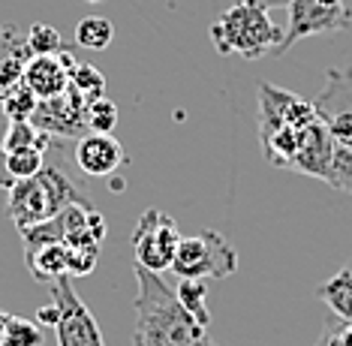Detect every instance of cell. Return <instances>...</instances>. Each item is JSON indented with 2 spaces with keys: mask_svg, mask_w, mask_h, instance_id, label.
I'll return each instance as SVG.
<instances>
[{
  "mask_svg": "<svg viewBox=\"0 0 352 346\" xmlns=\"http://www.w3.org/2000/svg\"><path fill=\"white\" fill-rule=\"evenodd\" d=\"M135 271V346H196L208 328L181 304L178 292L166 283L163 274L133 265Z\"/></svg>",
  "mask_w": 352,
  "mask_h": 346,
  "instance_id": "6da1fadb",
  "label": "cell"
},
{
  "mask_svg": "<svg viewBox=\"0 0 352 346\" xmlns=\"http://www.w3.org/2000/svg\"><path fill=\"white\" fill-rule=\"evenodd\" d=\"M6 193H10L6 211H10L19 232L28 226H36L43 220H52V217H58L69 205H94L63 169L49 166V163L39 169L34 178L19 181Z\"/></svg>",
  "mask_w": 352,
  "mask_h": 346,
  "instance_id": "7a4b0ae2",
  "label": "cell"
},
{
  "mask_svg": "<svg viewBox=\"0 0 352 346\" xmlns=\"http://www.w3.org/2000/svg\"><path fill=\"white\" fill-rule=\"evenodd\" d=\"M286 28L271 19L265 6L232 3L220 19L211 24V43L220 54H238L244 61H259L265 54H277Z\"/></svg>",
  "mask_w": 352,
  "mask_h": 346,
  "instance_id": "3957f363",
  "label": "cell"
},
{
  "mask_svg": "<svg viewBox=\"0 0 352 346\" xmlns=\"http://www.w3.org/2000/svg\"><path fill=\"white\" fill-rule=\"evenodd\" d=\"M169 271L178 280H223L238 271V250L217 229H202L181 238Z\"/></svg>",
  "mask_w": 352,
  "mask_h": 346,
  "instance_id": "277c9868",
  "label": "cell"
},
{
  "mask_svg": "<svg viewBox=\"0 0 352 346\" xmlns=\"http://www.w3.org/2000/svg\"><path fill=\"white\" fill-rule=\"evenodd\" d=\"M289 19H286V34L277 54H286L295 43L316 34H338L352 28V6L346 0H292Z\"/></svg>",
  "mask_w": 352,
  "mask_h": 346,
  "instance_id": "5b68a950",
  "label": "cell"
},
{
  "mask_svg": "<svg viewBox=\"0 0 352 346\" xmlns=\"http://www.w3.org/2000/svg\"><path fill=\"white\" fill-rule=\"evenodd\" d=\"M181 229L178 223L172 220L166 211H157V208H148L145 214L139 217L133 229V253H135V265H145V268L163 271L172 268V259L178 253L181 244Z\"/></svg>",
  "mask_w": 352,
  "mask_h": 346,
  "instance_id": "8992f818",
  "label": "cell"
},
{
  "mask_svg": "<svg viewBox=\"0 0 352 346\" xmlns=\"http://www.w3.org/2000/svg\"><path fill=\"white\" fill-rule=\"evenodd\" d=\"M49 286H52V301L60 307V323L54 325L58 346H106L94 313L87 310V304L78 299V292L73 289V277H58Z\"/></svg>",
  "mask_w": 352,
  "mask_h": 346,
  "instance_id": "52a82bcc",
  "label": "cell"
},
{
  "mask_svg": "<svg viewBox=\"0 0 352 346\" xmlns=\"http://www.w3.org/2000/svg\"><path fill=\"white\" fill-rule=\"evenodd\" d=\"M87 106H91V102H87L82 94L67 87V91L52 96V100H39L30 124L39 127L43 133H49L52 139H76L78 142L82 136L91 133L87 130Z\"/></svg>",
  "mask_w": 352,
  "mask_h": 346,
  "instance_id": "ba28073f",
  "label": "cell"
},
{
  "mask_svg": "<svg viewBox=\"0 0 352 346\" xmlns=\"http://www.w3.org/2000/svg\"><path fill=\"white\" fill-rule=\"evenodd\" d=\"M256 94H259V133L274 130V127H304L319 118L314 102L286 87L259 82Z\"/></svg>",
  "mask_w": 352,
  "mask_h": 346,
  "instance_id": "9c48e42d",
  "label": "cell"
},
{
  "mask_svg": "<svg viewBox=\"0 0 352 346\" xmlns=\"http://www.w3.org/2000/svg\"><path fill=\"white\" fill-rule=\"evenodd\" d=\"M331 160H334V139L322 120L316 118V120H310V124L298 127V148H295L289 172L310 175V178H319L328 184Z\"/></svg>",
  "mask_w": 352,
  "mask_h": 346,
  "instance_id": "30bf717a",
  "label": "cell"
},
{
  "mask_svg": "<svg viewBox=\"0 0 352 346\" xmlns=\"http://www.w3.org/2000/svg\"><path fill=\"white\" fill-rule=\"evenodd\" d=\"M76 63L69 48L60 54H34L25 67V85L36 94V100H52L69 87V69Z\"/></svg>",
  "mask_w": 352,
  "mask_h": 346,
  "instance_id": "8fae6325",
  "label": "cell"
},
{
  "mask_svg": "<svg viewBox=\"0 0 352 346\" xmlns=\"http://www.w3.org/2000/svg\"><path fill=\"white\" fill-rule=\"evenodd\" d=\"M76 163L91 178H111L126 163V151L111 133H87L76 142Z\"/></svg>",
  "mask_w": 352,
  "mask_h": 346,
  "instance_id": "7c38bea8",
  "label": "cell"
},
{
  "mask_svg": "<svg viewBox=\"0 0 352 346\" xmlns=\"http://www.w3.org/2000/svg\"><path fill=\"white\" fill-rule=\"evenodd\" d=\"M34 58L28 45V34L15 24H0V102L3 96L25 82V67Z\"/></svg>",
  "mask_w": 352,
  "mask_h": 346,
  "instance_id": "4fadbf2b",
  "label": "cell"
},
{
  "mask_svg": "<svg viewBox=\"0 0 352 346\" xmlns=\"http://www.w3.org/2000/svg\"><path fill=\"white\" fill-rule=\"evenodd\" d=\"M25 265L39 283H52L58 277H69V244L54 241V244H39V247H28L25 250Z\"/></svg>",
  "mask_w": 352,
  "mask_h": 346,
  "instance_id": "5bb4252c",
  "label": "cell"
},
{
  "mask_svg": "<svg viewBox=\"0 0 352 346\" xmlns=\"http://www.w3.org/2000/svg\"><path fill=\"white\" fill-rule=\"evenodd\" d=\"M316 295L325 301V307L343 323H352V259L343 265L340 271H334L328 280H322L316 289Z\"/></svg>",
  "mask_w": 352,
  "mask_h": 346,
  "instance_id": "9a60e30c",
  "label": "cell"
},
{
  "mask_svg": "<svg viewBox=\"0 0 352 346\" xmlns=\"http://www.w3.org/2000/svg\"><path fill=\"white\" fill-rule=\"evenodd\" d=\"M45 166L43 151H6L0 144V190H12L19 181L34 178Z\"/></svg>",
  "mask_w": 352,
  "mask_h": 346,
  "instance_id": "2e32d148",
  "label": "cell"
},
{
  "mask_svg": "<svg viewBox=\"0 0 352 346\" xmlns=\"http://www.w3.org/2000/svg\"><path fill=\"white\" fill-rule=\"evenodd\" d=\"M6 151H49L52 148V136L43 133L39 127H34L30 120H10L3 139H0Z\"/></svg>",
  "mask_w": 352,
  "mask_h": 346,
  "instance_id": "e0dca14e",
  "label": "cell"
},
{
  "mask_svg": "<svg viewBox=\"0 0 352 346\" xmlns=\"http://www.w3.org/2000/svg\"><path fill=\"white\" fill-rule=\"evenodd\" d=\"M115 39V24L106 15H87L76 24V45L91 48V52H102Z\"/></svg>",
  "mask_w": 352,
  "mask_h": 346,
  "instance_id": "ac0fdd59",
  "label": "cell"
},
{
  "mask_svg": "<svg viewBox=\"0 0 352 346\" xmlns=\"http://www.w3.org/2000/svg\"><path fill=\"white\" fill-rule=\"evenodd\" d=\"M69 87L82 94L87 102H94L100 96H106V76L97 67H91V63H76L69 69Z\"/></svg>",
  "mask_w": 352,
  "mask_h": 346,
  "instance_id": "d6986e66",
  "label": "cell"
},
{
  "mask_svg": "<svg viewBox=\"0 0 352 346\" xmlns=\"http://www.w3.org/2000/svg\"><path fill=\"white\" fill-rule=\"evenodd\" d=\"M181 304L187 307L205 328L211 325V313H208V280H181V286L175 289Z\"/></svg>",
  "mask_w": 352,
  "mask_h": 346,
  "instance_id": "ffe728a7",
  "label": "cell"
},
{
  "mask_svg": "<svg viewBox=\"0 0 352 346\" xmlns=\"http://www.w3.org/2000/svg\"><path fill=\"white\" fill-rule=\"evenodd\" d=\"M45 343V332L43 325L34 323V319L25 316H10V325H6V334L0 346H43Z\"/></svg>",
  "mask_w": 352,
  "mask_h": 346,
  "instance_id": "44dd1931",
  "label": "cell"
},
{
  "mask_svg": "<svg viewBox=\"0 0 352 346\" xmlns=\"http://www.w3.org/2000/svg\"><path fill=\"white\" fill-rule=\"evenodd\" d=\"M36 102H39L36 94L21 82L15 91H10L3 96V115L10 120H30L34 118V111H36Z\"/></svg>",
  "mask_w": 352,
  "mask_h": 346,
  "instance_id": "7402d4cb",
  "label": "cell"
},
{
  "mask_svg": "<svg viewBox=\"0 0 352 346\" xmlns=\"http://www.w3.org/2000/svg\"><path fill=\"white\" fill-rule=\"evenodd\" d=\"M28 45L34 54H60L67 43H63L60 30L52 28V24H34L28 30Z\"/></svg>",
  "mask_w": 352,
  "mask_h": 346,
  "instance_id": "603a6c76",
  "label": "cell"
},
{
  "mask_svg": "<svg viewBox=\"0 0 352 346\" xmlns=\"http://www.w3.org/2000/svg\"><path fill=\"white\" fill-rule=\"evenodd\" d=\"M118 127V106L109 96H100L87 106V130L91 133H111Z\"/></svg>",
  "mask_w": 352,
  "mask_h": 346,
  "instance_id": "cb8c5ba5",
  "label": "cell"
},
{
  "mask_svg": "<svg viewBox=\"0 0 352 346\" xmlns=\"http://www.w3.org/2000/svg\"><path fill=\"white\" fill-rule=\"evenodd\" d=\"M328 187L349 193L352 196V148L334 144V160H331V175H328Z\"/></svg>",
  "mask_w": 352,
  "mask_h": 346,
  "instance_id": "d4e9b609",
  "label": "cell"
},
{
  "mask_svg": "<svg viewBox=\"0 0 352 346\" xmlns=\"http://www.w3.org/2000/svg\"><path fill=\"white\" fill-rule=\"evenodd\" d=\"M97 259H100V247L91 244V247H69V268L67 274L69 277H87L94 268H97Z\"/></svg>",
  "mask_w": 352,
  "mask_h": 346,
  "instance_id": "484cf974",
  "label": "cell"
},
{
  "mask_svg": "<svg viewBox=\"0 0 352 346\" xmlns=\"http://www.w3.org/2000/svg\"><path fill=\"white\" fill-rule=\"evenodd\" d=\"M316 346H352V323H343V319L334 316L325 325V334Z\"/></svg>",
  "mask_w": 352,
  "mask_h": 346,
  "instance_id": "4316f807",
  "label": "cell"
},
{
  "mask_svg": "<svg viewBox=\"0 0 352 346\" xmlns=\"http://www.w3.org/2000/svg\"><path fill=\"white\" fill-rule=\"evenodd\" d=\"M36 323L43 325V328H54V325L60 323V307H58L54 301L45 304V307H39V310H36Z\"/></svg>",
  "mask_w": 352,
  "mask_h": 346,
  "instance_id": "83f0119b",
  "label": "cell"
},
{
  "mask_svg": "<svg viewBox=\"0 0 352 346\" xmlns=\"http://www.w3.org/2000/svg\"><path fill=\"white\" fill-rule=\"evenodd\" d=\"M244 3H256V6H265V10H283V6H289L292 0H244Z\"/></svg>",
  "mask_w": 352,
  "mask_h": 346,
  "instance_id": "f1b7e54d",
  "label": "cell"
},
{
  "mask_svg": "<svg viewBox=\"0 0 352 346\" xmlns=\"http://www.w3.org/2000/svg\"><path fill=\"white\" fill-rule=\"evenodd\" d=\"M10 316H12V313L0 310V340H3V334H6V325H10Z\"/></svg>",
  "mask_w": 352,
  "mask_h": 346,
  "instance_id": "f546056e",
  "label": "cell"
},
{
  "mask_svg": "<svg viewBox=\"0 0 352 346\" xmlns=\"http://www.w3.org/2000/svg\"><path fill=\"white\" fill-rule=\"evenodd\" d=\"M111 190L121 193V190H124V181H121V178H115V181H111Z\"/></svg>",
  "mask_w": 352,
  "mask_h": 346,
  "instance_id": "4dcf8cb0",
  "label": "cell"
},
{
  "mask_svg": "<svg viewBox=\"0 0 352 346\" xmlns=\"http://www.w3.org/2000/svg\"><path fill=\"white\" fill-rule=\"evenodd\" d=\"M196 346H217V343H214V340H211V337H208V334H205V337H202V340H199Z\"/></svg>",
  "mask_w": 352,
  "mask_h": 346,
  "instance_id": "1f68e13d",
  "label": "cell"
},
{
  "mask_svg": "<svg viewBox=\"0 0 352 346\" xmlns=\"http://www.w3.org/2000/svg\"><path fill=\"white\" fill-rule=\"evenodd\" d=\"M87 3H100V0H87Z\"/></svg>",
  "mask_w": 352,
  "mask_h": 346,
  "instance_id": "d6a6232c",
  "label": "cell"
}]
</instances>
